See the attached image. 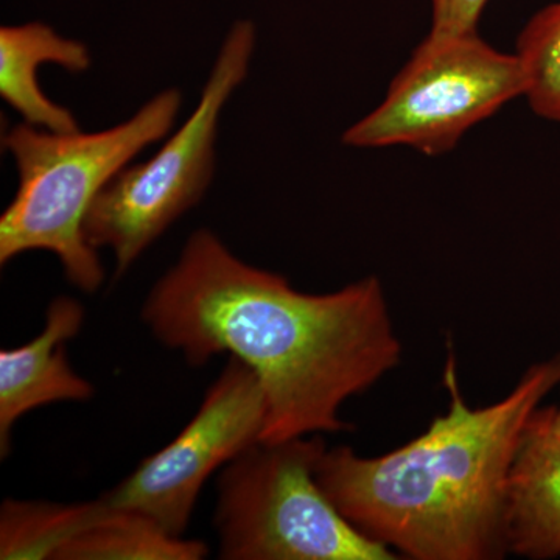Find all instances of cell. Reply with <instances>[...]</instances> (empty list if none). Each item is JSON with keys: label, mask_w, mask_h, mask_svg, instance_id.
Returning a JSON list of instances; mask_svg holds the SVG:
<instances>
[{"label": "cell", "mask_w": 560, "mask_h": 560, "mask_svg": "<svg viewBox=\"0 0 560 560\" xmlns=\"http://www.w3.org/2000/svg\"><path fill=\"white\" fill-rule=\"evenodd\" d=\"M142 320L190 366L221 353L242 360L267 401L264 442L348 430L341 405L401 359L381 280L302 293L283 276L238 259L206 228L154 283Z\"/></svg>", "instance_id": "1"}, {"label": "cell", "mask_w": 560, "mask_h": 560, "mask_svg": "<svg viewBox=\"0 0 560 560\" xmlns=\"http://www.w3.org/2000/svg\"><path fill=\"white\" fill-rule=\"evenodd\" d=\"M444 381L451 407L425 433L377 458L326 451L316 481L346 521L407 558L501 559L512 464L540 401L560 385V353L478 410L460 394L453 357Z\"/></svg>", "instance_id": "2"}, {"label": "cell", "mask_w": 560, "mask_h": 560, "mask_svg": "<svg viewBox=\"0 0 560 560\" xmlns=\"http://www.w3.org/2000/svg\"><path fill=\"white\" fill-rule=\"evenodd\" d=\"M183 106L178 90L154 95L127 121L97 132H54L20 124L2 136L18 168L16 195L0 217V264L28 250L60 260L66 279L92 294L105 280L83 223L97 195L140 151L172 131Z\"/></svg>", "instance_id": "3"}, {"label": "cell", "mask_w": 560, "mask_h": 560, "mask_svg": "<svg viewBox=\"0 0 560 560\" xmlns=\"http://www.w3.org/2000/svg\"><path fill=\"white\" fill-rule=\"evenodd\" d=\"M326 451L318 436L259 441L221 469L213 514L220 559H397L320 489L316 467Z\"/></svg>", "instance_id": "4"}, {"label": "cell", "mask_w": 560, "mask_h": 560, "mask_svg": "<svg viewBox=\"0 0 560 560\" xmlns=\"http://www.w3.org/2000/svg\"><path fill=\"white\" fill-rule=\"evenodd\" d=\"M256 49L253 22L238 21L221 44L197 109L154 156L127 165L97 195L83 223L92 248H108L114 279L208 191L215 171V140L224 106L245 81Z\"/></svg>", "instance_id": "5"}, {"label": "cell", "mask_w": 560, "mask_h": 560, "mask_svg": "<svg viewBox=\"0 0 560 560\" xmlns=\"http://www.w3.org/2000/svg\"><path fill=\"white\" fill-rule=\"evenodd\" d=\"M525 91L517 55L493 49L478 32H430L390 83L385 101L352 125L342 143L353 149L411 147L440 156Z\"/></svg>", "instance_id": "6"}, {"label": "cell", "mask_w": 560, "mask_h": 560, "mask_svg": "<svg viewBox=\"0 0 560 560\" xmlns=\"http://www.w3.org/2000/svg\"><path fill=\"white\" fill-rule=\"evenodd\" d=\"M267 401L256 374L230 355L210 385L200 410L160 452L101 499L116 510L135 511L165 533L183 537L205 482L261 440Z\"/></svg>", "instance_id": "7"}, {"label": "cell", "mask_w": 560, "mask_h": 560, "mask_svg": "<svg viewBox=\"0 0 560 560\" xmlns=\"http://www.w3.org/2000/svg\"><path fill=\"white\" fill-rule=\"evenodd\" d=\"M86 319L75 298L50 302L38 337L21 348L0 350V456L10 455L14 423L36 408L55 401H84L94 386L70 366L66 342L80 334Z\"/></svg>", "instance_id": "8"}, {"label": "cell", "mask_w": 560, "mask_h": 560, "mask_svg": "<svg viewBox=\"0 0 560 560\" xmlns=\"http://www.w3.org/2000/svg\"><path fill=\"white\" fill-rule=\"evenodd\" d=\"M504 537L508 552L522 558L560 556V436L550 408L534 412L512 464Z\"/></svg>", "instance_id": "9"}, {"label": "cell", "mask_w": 560, "mask_h": 560, "mask_svg": "<svg viewBox=\"0 0 560 560\" xmlns=\"http://www.w3.org/2000/svg\"><path fill=\"white\" fill-rule=\"evenodd\" d=\"M44 62L72 73L91 68L86 44L58 35L49 25L31 22L0 28V95L25 124L54 132L79 131L75 116L46 97L38 84Z\"/></svg>", "instance_id": "10"}, {"label": "cell", "mask_w": 560, "mask_h": 560, "mask_svg": "<svg viewBox=\"0 0 560 560\" xmlns=\"http://www.w3.org/2000/svg\"><path fill=\"white\" fill-rule=\"evenodd\" d=\"M209 547L165 533L145 515L113 508L62 545L54 560H201Z\"/></svg>", "instance_id": "11"}, {"label": "cell", "mask_w": 560, "mask_h": 560, "mask_svg": "<svg viewBox=\"0 0 560 560\" xmlns=\"http://www.w3.org/2000/svg\"><path fill=\"white\" fill-rule=\"evenodd\" d=\"M110 510L102 499L72 504L5 500L0 508V559L54 560L62 545Z\"/></svg>", "instance_id": "12"}, {"label": "cell", "mask_w": 560, "mask_h": 560, "mask_svg": "<svg viewBox=\"0 0 560 560\" xmlns=\"http://www.w3.org/2000/svg\"><path fill=\"white\" fill-rule=\"evenodd\" d=\"M530 109L544 119L560 121V2L537 11L517 39Z\"/></svg>", "instance_id": "13"}, {"label": "cell", "mask_w": 560, "mask_h": 560, "mask_svg": "<svg viewBox=\"0 0 560 560\" xmlns=\"http://www.w3.org/2000/svg\"><path fill=\"white\" fill-rule=\"evenodd\" d=\"M489 0H431L433 33L477 32L478 22Z\"/></svg>", "instance_id": "14"}, {"label": "cell", "mask_w": 560, "mask_h": 560, "mask_svg": "<svg viewBox=\"0 0 560 560\" xmlns=\"http://www.w3.org/2000/svg\"><path fill=\"white\" fill-rule=\"evenodd\" d=\"M550 425L551 430L560 436V408H550Z\"/></svg>", "instance_id": "15"}]
</instances>
